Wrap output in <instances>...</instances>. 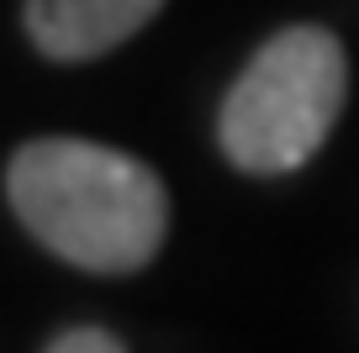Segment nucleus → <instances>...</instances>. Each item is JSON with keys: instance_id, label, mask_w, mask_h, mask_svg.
Listing matches in <instances>:
<instances>
[{"instance_id": "nucleus-1", "label": "nucleus", "mask_w": 359, "mask_h": 353, "mask_svg": "<svg viewBox=\"0 0 359 353\" xmlns=\"http://www.w3.org/2000/svg\"><path fill=\"white\" fill-rule=\"evenodd\" d=\"M22 227L90 275H133L158 254L169 195L148 164L85 137H37L6 169Z\"/></svg>"}, {"instance_id": "nucleus-2", "label": "nucleus", "mask_w": 359, "mask_h": 353, "mask_svg": "<svg viewBox=\"0 0 359 353\" xmlns=\"http://www.w3.org/2000/svg\"><path fill=\"white\" fill-rule=\"evenodd\" d=\"M348 95V58L327 27L275 32L233 79L217 116L222 153L243 174H291L327 143Z\"/></svg>"}, {"instance_id": "nucleus-4", "label": "nucleus", "mask_w": 359, "mask_h": 353, "mask_svg": "<svg viewBox=\"0 0 359 353\" xmlns=\"http://www.w3.org/2000/svg\"><path fill=\"white\" fill-rule=\"evenodd\" d=\"M43 353H127V348L106 327H69V332H58Z\"/></svg>"}, {"instance_id": "nucleus-3", "label": "nucleus", "mask_w": 359, "mask_h": 353, "mask_svg": "<svg viewBox=\"0 0 359 353\" xmlns=\"http://www.w3.org/2000/svg\"><path fill=\"white\" fill-rule=\"evenodd\" d=\"M158 6L164 0H27V32L37 53L58 64H85L143 32Z\"/></svg>"}]
</instances>
